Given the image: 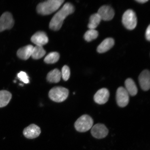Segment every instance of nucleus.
<instances>
[{
	"mask_svg": "<svg viewBox=\"0 0 150 150\" xmlns=\"http://www.w3.org/2000/svg\"><path fill=\"white\" fill-rule=\"evenodd\" d=\"M12 95L6 90L0 91V108L4 107L8 104L12 98Z\"/></svg>",
	"mask_w": 150,
	"mask_h": 150,
	"instance_id": "f3484780",
	"label": "nucleus"
},
{
	"mask_svg": "<svg viewBox=\"0 0 150 150\" xmlns=\"http://www.w3.org/2000/svg\"><path fill=\"white\" fill-rule=\"evenodd\" d=\"M17 76L19 79L24 83L27 84L29 83V77L26 72L21 71L18 73Z\"/></svg>",
	"mask_w": 150,
	"mask_h": 150,
	"instance_id": "b1692460",
	"label": "nucleus"
},
{
	"mask_svg": "<svg viewBox=\"0 0 150 150\" xmlns=\"http://www.w3.org/2000/svg\"><path fill=\"white\" fill-rule=\"evenodd\" d=\"M31 40L36 46H42L48 42V38L46 34L42 31L35 33L31 38Z\"/></svg>",
	"mask_w": 150,
	"mask_h": 150,
	"instance_id": "ddd939ff",
	"label": "nucleus"
},
{
	"mask_svg": "<svg viewBox=\"0 0 150 150\" xmlns=\"http://www.w3.org/2000/svg\"><path fill=\"white\" fill-rule=\"evenodd\" d=\"M61 76L63 79L67 81L70 77V70L69 67L67 65H65L62 70Z\"/></svg>",
	"mask_w": 150,
	"mask_h": 150,
	"instance_id": "5701e85b",
	"label": "nucleus"
},
{
	"mask_svg": "<svg viewBox=\"0 0 150 150\" xmlns=\"http://www.w3.org/2000/svg\"><path fill=\"white\" fill-rule=\"evenodd\" d=\"M116 100L118 106L121 108H124L128 105L129 95L125 88L121 87L117 89L116 93Z\"/></svg>",
	"mask_w": 150,
	"mask_h": 150,
	"instance_id": "0eeeda50",
	"label": "nucleus"
},
{
	"mask_svg": "<svg viewBox=\"0 0 150 150\" xmlns=\"http://www.w3.org/2000/svg\"><path fill=\"white\" fill-rule=\"evenodd\" d=\"M102 20L105 21L111 20L114 18L115 12L114 9L109 6L104 5L98 9V13Z\"/></svg>",
	"mask_w": 150,
	"mask_h": 150,
	"instance_id": "9d476101",
	"label": "nucleus"
},
{
	"mask_svg": "<svg viewBox=\"0 0 150 150\" xmlns=\"http://www.w3.org/2000/svg\"><path fill=\"white\" fill-rule=\"evenodd\" d=\"M46 53L42 46H36L33 47L31 56L33 59H38L44 56Z\"/></svg>",
	"mask_w": 150,
	"mask_h": 150,
	"instance_id": "aec40b11",
	"label": "nucleus"
},
{
	"mask_svg": "<svg viewBox=\"0 0 150 150\" xmlns=\"http://www.w3.org/2000/svg\"><path fill=\"white\" fill-rule=\"evenodd\" d=\"M14 21L12 14L5 12L0 17V32L11 29L13 27Z\"/></svg>",
	"mask_w": 150,
	"mask_h": 150,
	"instance_id": "423d86ee",
	"label": "nucleus"
},
{
	"mask_svg": "<svg viewBox=\"0 0 150 150\" xmlns=\"http://www.w3.org/2000/svg\"><path fill=\"white\" fill-rule=\"evenodd\" d=\"M64 1L63 0H48L41 3L37 5V12L44 16L51 14L58 10Z\"/></svg>",
	"mask_w": 150,
	"mask_h": 150,
	"instance_id": "f03ea898",
	"label": "nucleus"
},
{
	"mask_svg": "<svg viewBox=\"0 0 150 150\" xmlns=\"http://www.w3.org/2000/svg\"><path fill=\"white\" fill-rule=\"evenodd\" d=\"M139 81L142 89L145 91H149L150 87V74L149 70L142 71L139 77Z\"/></svg>",
	"mask_w": 150,
	"mask_h": 150,
	"instance_id": "f8f14e48",
	"label": "nucleus"
},
{
	"mask_svg": "<svg viewBox=\"0 0 150 150\" xmlns=\"http://www.w3.org/2000/svg\"><path fill=\"white\" fill-rule=\"evenodd\" d=\"M110 97V92L105 88L98 90L94 96L93 99L97 104L102 105L108 102Z\"/></svg>",
	"mask_w": 150,
	"mask_h": 150,
	"instance_id": "1a4fd4ad",
	"label": "nucleus"
},
{
	"mask_svg": "<svg viewBox=\"0 0 150 150\" xmlns=\"http://www.w3.org/2000/svg\"><path fill=\"white\" fill-rule=\"evenodd\" d=\"M149 1L147 0H137L136 1L140 3L144 4L147 2Z\"/></svg>",
	"mask_w": 150,
	"mask_h": 150,
	"instance_id": "a878e982",
	"label": "nucleus"
},
{
	"mask_svg": "<svg viewBox=\"0 0 150 150\" xmlns=\"http://www.w3.org/2000/svg\"><path fill=\"white\" fill-rule=\"evenodd\" d=\"M146 37L147 40H150V25L148 26L146 32Z\"/></svg>",
	"mask_w": 150,
	"mask_h": 150,
	"instance_id": "393cba45",
	"label": "nucleus"
},
{
	"mask_svg": "<svg viewBox=\"0 0 150 150\" xmlns=\"http://www.w3.org/2000/svg\"><path fill=\"white\" fill-rule=\"evenodd\" d=\"M122 21L124 25L127 29H134L137 23L135 13L131 9H128L125 11L123 15Z\"/></svg>",
	"mask_w": 150,
	"mask_h": 150,
	"instance_id": "39448f33",
	"label": "nucleus"
},
{
	"mask_svg": "<svg viewBox=\"0 0 150 150\" xmlns=\"http://www.w3.org/2000/svg\"><path fill=\"white\" fill-rule=\"evenodd\" d=\"M69 94L68 89L60 87H54L50 90L49 93V97L54 102L60 103L66 99Z\"/></svg>",
	"mask_w": 150,
	"mask_h": 150,
	"instance_id": "7ed1b4c3",
	"label": "nucleus"
},
{
	"mask_svg": "<svg viewBox=\"0 0 150 150\" xmlns=\"http://www.w3.org/2000/svg\"><path fill=\"white\" fill-rule=\"evenodd\" d=\"M61 76V71L57 69H55L48 73L47 75V79L51 83H56L60 81Z\"/></svg>",
	"mask_w": 150,
	"mask_h": 150,
	"instance_id": "a211bd4d",
	"label": "nucleus"
},
{
	"mask_svg": "<svg viewBox=\"0 0 150 150\" xmlns=\"http://www.w3.org/2000/svg\"><path fill=\"white\" fill-rule=\"evenodd\" d=\"M41 132L40 127L35 124H31L24 129L23 134L26 138L33 139L40 135Z\"/></svg>",
	"mask_w": 150,
	"mask_h": 150,
	"instance_id": "9b49d317",
	"label": "nucleus"
},
{
	"mask_svg": "<svg viewBox=\"0 0 150 150\" xmlns=\"http://www.w3.org/2000/svg\"><path fill=\"white\" fill-rule=\"evenodd\" d=\"M98 35V33L96 30L89 29L84 34V39L88 42H90L96 39Z\"/></svg>",
	"mask_w": 150,
	"mask_h": 150,
	"instance_id": "4be33fe9",
	"label": "nucleus"
},
{
	"mask_svg": "<svg viewBox=\"0 0 150 150\" xmlns=\"http://www.w3.org/2000/svg\"><path fill=\"white\" fill-rule=\"evenodd\" d=\"M91 133L94 137L101 139L107 136L108 130L107 127L102 124L98 123L95 125L91 128Z\"/></svg>",
	"mask_w": 150,
	"mask_h": 150,
	"instance_id": "6e6552de",
	"label": "nucleus"
},
{
	"mask_svg": "<svg viewBox=\"0 0 150 150\" xmlns=\"http://www.w3.org/2000/svg\"><path fill=\"white\" fill-rule=\"evenodd\" d=\"M34 47L31 45H28L20 48L17 52V55L20 59L27 60L31 56Z\"/></svg>",
	"mask_w": 150,
	"mask_h": 150,
	"instance_id": "4468645a",
	"label": "nucleus"
},
{
	"mask_svg": "<svg viewBox=\"0 0 150 150\" xmlns=\"http://www.w3.org/2000/svg\"><path fill=\"white\" fill-rule=\"evenodd\" d=\"M101 20L102 19L97 13L93 14L90 17L88 27L89 29L95 30L98 27Z\"/></svg>",
	"mask_w": 150,
	"mask_h": 150,
	"instance_id": "6ab92c4d",
	"label": "nucleus"
},
{
	"mask_svg": "<svg viewBox=\"0 0 150 150\" xmlns=\"http://www.w3.org/2000/svg\"><path fill=\"white\" fill-rule=\"evenodd\" d=\"M125 88L131 96H134L138 93V88L134 81L131 78L127 79L125 82Z\"/></svg>",
	"mask_w": 150,
	"mask_h": 150,
	"instance_id": "dca6fc26",
	"label": "nucleus"
},
{
	"mask_svg": "<svg viewBox=\"0 0 150 150\" xmlns=\"http://www.w3.org/2000/svg\"><path fill=\"white\" fill-rule=\"evenodd\" d=\"M74 11V7L71 4H65L52 18L50 23V29L54 31L59 30L62 25L65 18Z\"/></svg>",
	"mask_w": 150,
	"mask_h": 150,
	"instance_id": "f257e3e1",
	"label": "nucleus"
},
{
	"mask_svg": "<svg viewBox=\"0 0 150 150\" xmlns=\"http://www.w3.org/2000/svg\"><path fill=\"white\" fill-rule=\"evenodd\" d=\"M59 54L58 52H50L45 58L44 62L47 64L55 63L59 61Z\"/></svg>",
	"mask_w": 150,
	"mask_h": 150,
	"instance_id": "412c9836",
	"label": "nucleus"
},
{
	"mask_svg": "<svg viewBox=\"0 0 150 150\" xmlns=\"http://www.w3.org/2000/svg\"><path fill=\"white\" fill-rule=\"evenodd\" d=\"M114 40L112 38L105 39L98 46L97 51L99 53H104L110 49L114 46Z\"/></svg>",
	"mask_w": 150,
	"mask_h": 150,
	"instance_id": "2eb2a0df",
	"label": "nucleus"
},
{
	"mask_svg": "<svg viewBox=\"0 0 150 150\" xmlns=\"http://www.w3.org/2000/svg\"><path fill=\"white\" fill-rule=\"evenodd\" d=\"M93 120L90 116L84 115L77 120L74 124L76 130L80 132H87L93 127Z\"/></svg>",
	"mask_w": 150,
	"mask_h": 150,
	"instance_id": "20e7f679",
	"label": "nucleus"
}]
</instances>
